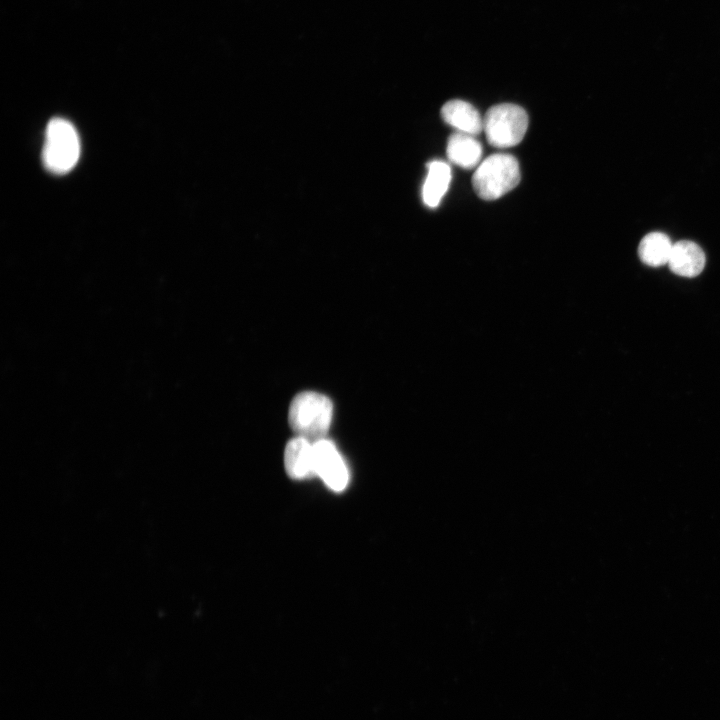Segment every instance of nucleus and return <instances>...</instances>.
Returning a JSON list of instances; mask_svg holds the SVG:
<instances>
[{"mask_svg":"<svg viewBox=\"0 0 720 720\" xmlns=\"http://www.w3.org/2000/svg\"><path fill=\"white\" fill-rule=\"evenodd\" d=\"M446 154L451 162L464 169L479 165L482 145L474 136L456 132L447 141Z\"/></svg>","mask_w":720,"mask_h":720,"instance_id":"9","label":"nucleus"},{"mask_svg":"<svg viewBox=\"0 0 720 720\" xmlns=\"http://www.w3.org/2000/svg\"><path fill=\"white\" fill-rule=\"evenodd\" d=\"M673 243L661 232H651L644 236L638 247L640 260L652 267L668 264Z\"/></svg>","mask_w":720,"mask_h":720,"instance_id":"11","label":"nucleus"},{"mask_svg":"<svg viewBox=\"0 0 720 720\" xmlns=\"http://www.w3.org/2000/svg\"><path fill=\"white\" fill-rule=\"evenodd\" d=\"M451 181L450 166L440 160L428 164V173L422 188V199L425 205L435 208L446 193Z\"/></svg>","mask_w":720,"mask_h":720,"instance_id":"10","label":"nucleus"},{"mask_svg":"<svg viewBox=\"0 0 720 720\" xmlns=\"http://www.w3.org/2000/svg\"><path fill=\"white\" fill-rule=\"evenodd\" d=\"M705 263V254L698 244L689 240H681L673 243L667 265L674 274L693 278L702 272Z\"/></svg>","mask_w":720,"mask_h":720,"instance_id":"6","label":"nucleus"},{"mask_svg":"<svg viewBox=\"0 0 720 720\" xmlns=\"http://www.w3.org/2000/svg\"><path fill=\"white\" fill-rule=\"evenodd\" d=\"M528 128L526 111L511 103L494 105L483 118V130L490 145L509 148L519 144Z\"/></svg>","mask_w":720,"mask_h":720,"instance_id":"4","label":"nucleus"},{"mask_svg":"<svg viewBox=\"0 0 720 720\" xmlns=\"http://www.w3.org/2000/svg\"><path fill=\"white\" fill-rule=\"evenodd\" d=\"M441 115L443 120L458 132L475 136L483 130L481 115L472 104L466 101L446 102L441 109Z\"/></svg>","mask_w":720,"mask_h":720,"instance_id":"7","label":"nucleus"},{"mask_svg":"<svg viewBox=\"0 0 720 720\" xmlns=\"http://www.w3.org/2000/svg\"><path fill=\"white\" fill-rule=\"evenodd\" d=\"M284 465L287 474L293 479L314 475L313 443L299 436L291 439L285 448Z\"/></svg>","mask_w":720,"mask_h":720,"instance_id":"8","label":"nucleus"},{"mask_svg":"<svg viewBox=\"0 0 720 720\" xmlns=\"http://www.w3.org/2000/svg\"><path fill=\"white\" fill-rule=\"evenodd\" d=\"M80 156V140L71 122L53 118L45 130L42 161L54 174H65L77 164Z\"/></svg>","mask_w":720,"mask_h":720,"instance_id":"2","label":"nucleus"},{"mask_svg":"<svg viewBox=\"0 0 720 720\" xmlns=\"http://www.w3.org/2000/svg\"><path fill=\"white\" fill-rule=\"evenodd\" d=\"M332 415L333 404L327 396L305 391L297 394L291 401L288 420L297 436L314 443L325 438Z\"/></svg>","mask_w":720,"mask_h":720,"instance_id":"1","label":"nucleus"},{"mask_svg":"<svg viewBox=\"0 0 720 720\" xmlns=\"http://www.w3.org/2000/svg\"><path fill=\"white\" fill-rule=\"evenodd\" d=\"M314 472L331 490L343 491L349 481L347 466L335 445L321 439L313 443Z\"/></svg>","mask_w":720,"mask_h":720,"instance_id":"5","label":"nucleus"},{"mask_svg":"<svg viewBox=\"0 0 720 720\" xmlns=\"http://www.w3.org/2000/svg\"><path fill=\"white\" fill-rule=\"evenodd\" d=\"M520 181L517 159L506 153H495L476 168L472 184L476 194L484 200H495L514 189Z\"/></svg>","mask_w":720,"mask_h":720,"instance_id":"3","label":"nucleus"}]
</instances>
